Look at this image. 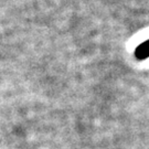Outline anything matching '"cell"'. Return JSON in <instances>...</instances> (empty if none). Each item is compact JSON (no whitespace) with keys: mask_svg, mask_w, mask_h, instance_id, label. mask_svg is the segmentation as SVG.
I'll return each mask as SVG.
<instances>
[{"mask_svg":"<svg viewBox=\"0 0 149 149\" xmlns=\"http://www.w3.org/2000/svg\"><path fill=\"white\" fill-rule=\"evenodd\" d=\"M135 56L137 60H146L149 58V40L140 43L135 50Z\"/></svg>","mask_w":149,"mask_h":149,"instance_id":"1","label":"cell"}]
</instances>
